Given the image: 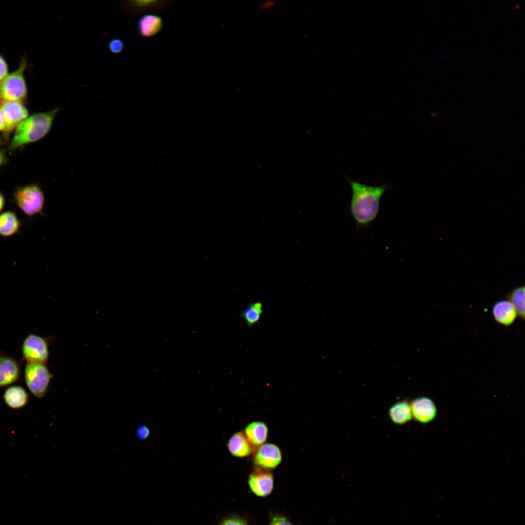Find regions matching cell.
<instances>
[{"instance_id": "6da1fadb", "label": "cell", "mask_w": 525, "mask_h": 525, "mask_svg": "<svg viewBox=\"0 0 525 525\" xmlns=\"http://www.w3.org/2000/svg\"><path fill=\"white\" fill-rule=\"evenodd\" d=\"M346 178L352 190L350 213L357 227L368 226L378 214L381 199L387 186H371Z\"/></svg>"}, {"instance_id": "7a4b0ae2", "label": "cell", "mask_w": 525, "mask_h": 525, "mask_svg": "<svg viewBox=\"0 0 525 525\" xmlns=\"http://www.w3.org/2000/svg\"><path fill=\"white\" fill-rule=\"evenodd\" d=\"M59 107L35 114L27 118L16 128L10 144L11 150H15L23 145L36 141L45 137L50 131Z\"/></svg>"}, {"instance_id": "3957f363", "label": "cell", "mask_w": 525, "mask_h": 525, "mask_svg": "<svg viewBox=\"0 0 525 525\" xmlns=\"http://www.w3.org/2000/svg\"><path fill=\"white\" fill-rule=\"evenodd\" d=\"M26 66V62L23 59L15 71L0 82V104L6 101L21 102L26 98L27 90L24 77Z\"/></svg>"}, {"instance_id": "277c9868", "label": "cell", "mask_w": 525, "mask_h": 525, "mask_svg": "<svg viewBox=\"0 0 525 525\" xmlns=\"http://www.w3.org/2000/svg\"><path fill=\"white\" fill-rule=\"evenodd\" d=\"M14 198L17 206L27 215L33 216L42 212L45 198L38 185L31 184L18 188Z\"/></svg>"}, {"instance_id": "5b68a950", "label": "cell", "mask_w": 525, "mask_h": 525, "mask_svg": "<svg viewBox=\"0 0 525 525\" xmlns=\"http://www.w3.org/2000/svg\"><path fill=\"white\" fill-rule=\"evenodd\" d=\"M51 375L45 364L27 362L25 369V380L31 393L43 398L47 393Z\"/></svg>"}, {"instance_id": "8992f818", "label": "cell", "mask_w": 525, "mask_h": 525, "mask_svg": "<svg viewBox=\"0 0 525 525\" xmlns=\"http://www.w3.org/2000/svg\"><path fill=\"white\" fill-rule=\"evenodd\" d=\"M22 353L27 362L45 364L49 356L46 340L37 335L29 334L24 340Z\"/></svg>"}, {"instance_id": "52a82bcc", "label": "cell", "mask_w": 525, "mask_h": 525, "mask_svg": "<svg viewBox=\"0 0 525 525\" xmlns=\"http://www.w3.org/2000/svg\"><path fill=\"white\" fill-rule=\"evenodd\" d=\"M253 453V462L257 467L263 469H275L282 461L280 449L273 443H265L256 448Z\"/></svg>"}, {"instance_id": "ba28073f", "label": "cell", "mask_w": 525, "mask_h": 525, "mask_svg": "<svg viewBox=\"0 0 525 525\" xmlns=\"http://www.w3.org/2000/svg\"><path fill=\"white\" fill-rule=\"evenodd\" d=\"M5 121V133L7 135L12 131L27 118L28 112L26 107L18 101H6L0 104Z\"/></svg>"}, {"instance_id": "9c48e42d", "label": "cell", "mask_w": 525, "mask_h": 525, "mask_svg": "<svg viewBox=\"0 0 525 525\" xmlns=\"http://www.w3.org/2000/svg\"><path fill=\"white\" fill-rule=\"evenodd\" d=\"M248 483L254 494L259 496H265L273 490V476L268 470L257 467L249 475Z\"/></svg>"}, {"instance_id": "30bf717a", "label": "cell", "mask_w": 525, "mask_h": 525, "mask_svg": "<svg viewBox=\"0 0 525 525\" xmlns=\"http://www.w3.org/2000/svg\"><path fill=\"white\" fill-rule=\"evenodd\" d=\"M412 416L417 421L427 423L433 420L436 415V408L433 402L427 397L415 399L410 403Z\"/></svg>"}, {"instance_id": "8fae6325", "label": "cell", "mask_w": 525, "mask_h": 525, "mask_svg": "<svg viewBox=\"0 0 525 525\" xmlns=\"http://www.w3.org/2000/svg\"><path fill=\"white\" fill-rule=\"evenodd\" d=\"M171 2L167 0H130L125 1L124 6L134 15L159 13L165 10Z\"/></svg>"}, {"instance_id": "7c38bea8", "label": "cell", "mask_w": 525, "mask_h": 525, "mask_svg": "<svg viewBox=\"0 0 525 525\" xmlns=\"http://www.w3.org/2000/svg\"><path fill=\"white\" fill-rule=\"evenodd\" d=\"M227 447L233 456L243 458L254 453L255 448L251 444L243 432L233 434L227 443Z\"/></svg>"}, {"instance_id": "4fadbf2b", "label": "cell", "mask_w": 525, "mask_h": 525, "mask_svg": "<svg viewBox=\"0 0 525 525\" xmlns=\"http://www.w3.org/2000/svg\"><path fill=\"white\" fill-rule=\"evenodd\" d=\"M19 374L18 364L14 359L6 356L0 357V387L16 382Z\"/></svg>"}, {"instance_id": "5bb4252c", "label": "cell", "mask_w": 525, "mask_h": 525, "mask_svg": "<svg viewBox=\"0 0 525 525\" xmlns=\"http://www.w3.org/2000/svg\"><path fill=\"white\" fill-rule=\"evenodd\" d=\"M162 19L159 16L147 14L141 16L137 23V30L140 35L146 37L153 36L163 28Z\"/></svg>"}, {"instance_id": "9a60e30c", "label": "cell", "mask_w": 525, "mask_h": 525, "mask_svg": "<svg viewBox=\"0 0 525 525\" xmlns=\"http://www.w3.org/2000/svg\"><path fill=\"white\" fill-rule=\"evenodd\" d=\"M492 312L495 320L505 326L512 324L517 315L512 303L507 300H500L495 303Z\"/></svg>"}, {"instance_id": "2e32d148", "label": "cell", "mask_w": 525, "mask_h": 525, "mask_svg": "<svg viewBox=\"0 0 525 525\" xmlns=\"http://www.w3.org/2000/svg\"><path fill=\"white\" fill-rule=\"evenodd\" d=\"M268 427L262 421H253L247 425L244 434L251 444L255 448L263 444L268 436Z\"/></svg>"}, {"instance_id": "e0dca14e", "label": "cell", "mask_w": 525, "mask_h": 525, "mask_svg": "<svg viewBox=\"0 0 525 525\" xmlns=\"http://www.w3.org/2000/svg\"><path fill=\"white\" fill-rule=\"evenodd\" d=\"M3 399L9 407L13 409H18L24 407L27 404L28 395L22 387L12 386L5 390Z\"/></svg>"}, {"instance_id": "ac0fdd59", "label": "cell", "mask_w": 525, "mask_h": 525, "mask_svg": "<svg viewBox=\"0 0 525 525\" xmlns=\"http://www.w3.org/2000/svg\"><path fill=\"white\" fill-rule=\"evenodd\" d=\"M20 226V221L15 212L6 211L0 214V236H12L18 232Z\"/></svg>"}, {"instance_id": "d6986e66", "label": "cell", "mask_w": 525, "mask_h": 525, "mask_svg": "<svg viewBox=\"0 0 525 525\" xmlns=\"http://www.w3.org/2000/svg\"><path fill=\"white\" fill-rule=\"evenodd\" d=\"M388 414L391 420L397 424H404L410 421L412 418L410 404L406 401L394 403L389 408Z\"/></svg>"}, {"instance_id": "ffe728a7", "label": "cell", "mask_w": 525, "mask_h": 525, "mask_svg": "<svg viewBox=\"0 0 525 525\" xmlns=\"http://www.w3.org/2000/svg\"><path fill=\"white\" fill-rule=\"evenodd\" d=\"M262 313V305L260 302L249 304L245 308L242 316L246 324L250 326L258 323Z\"/></svg>"}, {"instance_id": "44dd1931", "label": "cell", "mask_w": 525, "mask_h": 525, "mask_svg": "<svg viewBox=\"0 0 525 525\" xmlns=\"http://www.w3.org/2000/svg\"><path fill=\"white\" fill-rule=\"evenodd\" d=\"M509 299L522 318L525 317V288L521 287L513 290L509 294Z\"/></svg>"}, {"instance_id": "7402d4cb", "label": "cell", "mask_w": 525, "mask_h": 525, "mask_svg": "<svg viewBox=\"0 0 525 525\" xmlns=\"http://www.w3.org/2000/svg\"><path fill=\"white\" fill-rule=\"evenodd\" d=\"M108 49L112 53L118 54L121 52L124 48L123 41L118 38L113 39L108 43Z\"/></svg>"}, {"instance_id": "603a6c76", "label": "cell", "mask_w": 525, "mask_h": 525, "mask_svg": "<svg viewBox=\"0 0 525 525\" xmlns=\"http://www.w3.org/2000/svg\"><path fill=\"white\" fill-rule=\"evenodd\" d=\"M219 525H247L243 519L237 517H230L223 520Z\"/></svg>"}, {"instance_id": "cb8c5ba5", "label": "cell", "mask_w": 525, "mask_h": 525, "mask_svg": "<svg viewBox=\"0 0 525 525\" xmlns=\"http://www.w3.org/2000/svg\"><path fill=\"white\" fill-rule=\"evenodd\" d=\"M269 525H293L292 523L286 518L282 516H276L272 518Z\"/></svg>"}, {"instance_id": "d4e9b609", "label": "cell", "mask_w": 525, "mask_h": 525, "mask_svg": "<svg viewBox=\"0 0 525 525\" xmlns=\"http://www.w3.org/2000/svg\"><path fill=\"white\" fill-rule=\"evenodd\" d=\"M150 434V430L145 425H140L137 431V436L139 439L144 440L147 438Z\"/></svg>"}, {"instance_id": "484cf974", "label": "cell", "mask_w": 525, "mask_h": 525, "mask_svg": "<svg viewBox=\"0 0 525 525\" xmlns=\"http://www.w3.org/2000/svg\"><path fill=\"white\" fill-rule=\"evenodd\" d=\"M7 75V65L3 57L1 55H0V82Z\"/></svg>"}, {"instance_id": "4316f807", "label": "cell", "mask_w": 525, "mask_h": 525, "mask_svg": "<svg viewBox=\"0 0 525 525\" xmlns=\"http://www.w3.org/2000/svg\"><path fill=\"white\" fill-rule=\"evenodd\" d=\"M275 3L276 0H266L261 2L259 4V6L261 9L265 10L273 7L275 4Z\"/></svg>"}, {"instance_id": "83f0119b", "label": "cell", "mask_w": 525, "mask_h": 525, "mask_svg": "<svg viewBox=\"0 0 525 525\" xmlns=\"http://www.w3.org/2000/svg\"><path fill=\"white\" fill-rule=\"evenodd\" d=\"M5 128V124L4 117L0 109V131H4Z\"/></svg>"}, {"instance_id": "f1b7e54d", "label": "cell", "mask_w": 525, "mask_h": 525, "mask_svg": "<svg viewBox=\"0 0 525 525\" xmlns=\"http://www.w3.org/2000/svg\"><path fill=\"white\" fill-rule=\"evenodd\" d=\"M5 205V200L3 195L0 192V212L3 210Z\"/></svg>"}, {"instance_id": "f546056e", "label": "cell", "mask_w": 525, "mask_h": 525, "mask_svg": "<svg viewBox=\"0 0 525 525\" xmlns=\"http://www.w3.org/2000/svg\"><path fill=\"white\" fill-rule=\"evenodd\" d=\"M4 161V155L0 151V166L2 164Z\"/></svg>"}]
</instances>
